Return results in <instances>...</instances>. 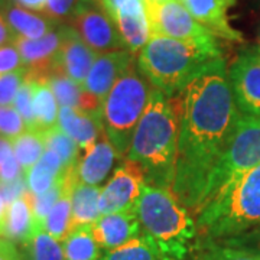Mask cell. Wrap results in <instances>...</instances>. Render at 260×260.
<instances>
[{
	"label": "cell",
	"instance_id": "cell-9",
	"mask_svg": "<svg viewBox=\"0 0 260 260\" xmlns=\"http://www.w3.org/2000/svg\"><path fill=\"white\" fill-rule=\"evenodd\" d=\"M68 25L97 55L127 49L112 18L95 0H83Z\"/></svg>",
	"mask_w": 260,
	"mask_h": 260
},
{
	"label": "cell",
	"instance_id": "cell-11",
	"mask_svg": "<svg viewBox=\"0 0 260 260\" xmlns=\"http://www.w3.org/2000/svg\"><path fill=\"white\" fill-rule=\"evenodd\" d=\"M229 81L239 113L260 116V49L239 54L230 67Z\"/></svg>",
	"mask_w": 260,
	"mask_h": 260
},
{
	"label": "cell",
	"instance_id": "cell-33",
	"mask_svg": "<svg viewBox=\"0 0 260 260\" xmlns=\"http://www.w3.org/2000/svg\"><path fill=\"white\" fill-rule=\"evenodd\" d=\"M15 109L18 110L19 114L26 124V130H37L35 124V116H34V106H32V78L26 71L25 81L22 83L19 88L16 99L13 103Z\"/></svg>",
	"mask_w": 260,
	"mask_h": 260
},
{
	"label": "cell",
	"instance_id": "cell-19",
	"mask_svg": "<svg viewBox=\"0 0 260 260\" xmlns=\"http://www.w3.org/2000/svg\"><path fill=\"white\" fill-rule=\"evenodd\" d=\"M58 127L75 140L81 152H85L104 135L102 109L90 112L59 106Z\"/></svg>",
	"mask_w": 260,
	"mask_h": 260
},
{
	"label": "cell",
	"instance_id": "cell-22",
	"mask_svg": "<svg viewBox=\"0 0 260 260\" xmlns=\"http://www.w3.org/2000/svg\"><path fill=\"white\" fill-rule=\"evenodd\" d=\"M68 169L61 158L52 149H45L44 155L25 175L28 191L34 195H41L59 184Z\"/></svg>",
	"mask_w": 260,
	"mask_h": 260
},
{
	"label": "cell",
	"instance_id": "cell-27",
	"mask_svg": "<svg viewBox=\"0 0 260 260\" xmlns=\"http://www.w3.org/2000/svg\"><path fill=\"white\" fill-rule=\"evenodd\" d=\"M45 149L47 146H45L44 133L38 130H25L16 139L12 140V150L25 175L41 159Z\"/></svg>",
	"mask_w": 260,
	"mask_h": 260
},
{
	"label": "cell",
	"instance_id": "cell-18",
	"mask_svg": "<svg viewBox=\"0 0 260 260\" xmlns=\"http://www.w3.org/2000/svg\"><path fill=\"white\" fill-rule=\"evenodd\" d=\"M120 158L106 133L90 149L81 152L75 165L77 181L85 185L100 186L110 175L116 160ZM121 159V158H120Z\"/></svg>",
	"mask_w": 260,
	"mask_h": 260
},
{
	"label": "cell",
	"instance_id": "cell-7",
	"mask_svg": "<svg viewBox=\"0 0 260 260\" xmlns=\"http://www.w3.org/2000/svg\"><path fill=\"white\" fill-rule=\"evenodd\" d=\"M257 165H260V116L240 114L227 148L207 182L203 207Z\"/></svg>",
	"mask_w": 260,
	"mask_h": 260
},
{
	"label": "cell",
	"instance_id": "cell-48",
	"mask_svg": "<svg viewBox=\"0 0 260 260\" xmlns=\"http://www.w3.org/2000/svg\"><path fill=\"white\" fill-rule=\"evenodd\" d=\"M95 2H99V3H100V5H102V0H95Z\"/></svg>",
	"mask_w": 260,
	"mask_h": 260
},
{
	"label": "cell",
	"instance_id": "cell-42",
	"mask_svg": "<svg viewBox=\"0 0 260 260\" xmlns=\"http://www.w3.org/2000/svg\"><path fill=\"white\" fill-rule=\"evenodd\" d=\"M15 5H18L23 9L38 12V13H44L45 6H47L48 0H12Z\"/></svg>",
	"mask_w": 260,
	"mask_h": 260
},
{
	"label": "cell",
	"instance_id": "cell-49",
	"mask_svg": "<svg viewBox=\"0 0 260 260\" xmlns=\"http://www.w3.org/2000/svg\"><path fill=\"white\" fill-rule=\"evenodd\" d=\"M259 225H260V224H259ZM257 251H260V249H259V250H257Z\"/></svg>",
	"mask_w": 260,
	"mask_h": 260
},
{
	"label": "cell",
	"instance_id": "cell-6",
	"mask_svg": "<svg viewBox=\"0 0 260 260\" xmlns=\"http://www.w3.org/2000/svg\"><path fill=\"white\" fill-rule=\"evenodd\" d=\"M153 87L133 64L102 103L104 133L121 159L127 158L133 133L148 106Z\"/></svg>",
	"mask_w": 260,
	"mask_h": 260
},
{
	"label": "cell",
	"instance_id": "cell-32",
	"mask_svg": "<svg viewBox=\"0 0 260 260\" xmlns=\"http://www.w3.org/2000/svg\"><path fill=\"white\" fill-rule=\"evenodd\" d=\"M62 191H64V179L44 194L34 195L29 192L32 213H34V218H35L38 230H44V223L47 220L48 214L52 210V207L56 204V201L59 200Z\"/></svg>",
	"mask_w": 260,
	"mask_h": 260
},
{
	"label": "cell",
	"instance_id": "cell-28",
	"mask_svg": "<svg viewBox=\"0 0 260 260\" xmlns=\"http://www.w3.org/2000/svg\"><path fill=\"white\" fill-rule=\"evenodd\" d=\"M99 260H159L153 243L142 233L139 237L104 251Z\"/></svg>",
	"mask_w": 260,
	"mask_h": 260
},
{
	"label": "cell",
	"instance_id": "cell-3",
	"mask_svg": "<svg viewBox=\"0 0 260 260\" xmlns=\"http://www.w3.org/2000/svg\"><path fill=\"white\" fill-rule=\"evenodd\" d=\"M218 58L223 55L217 42L198 44L150 35L139 52L138 68L155 90L172 97Z\"/></svg>",
	"mask_w": 260,
	"mask_h": 260
},
{
	"label": "cell",
	"instance_id": "cell-21",
	"mask_svg": "<svg viewBox=\"0 0 260 260\" xmlns=\"http://www.w3.org/2000/svg\"><path fill=\"white\" fill-rule=\"evenodd\" d=\"M37 224L32 213V205L29 198V191L25 195L19 197L18 200L12 201L6 210L3 236L16 246H26L34 234L37 232Z\"/></svg>",
	"mask_w": 260,
	"mask_h": 260
},
{
	"label": "cell",
	"instance_id": "cell-2",
	"mask_svg": "<svg viewBox=\"0 0 260 260\" xmlns=\"http://www.w3.org/2000/svg\"><path fill=\"white\" fill-rule=\"evenodd\" d=\"M181 95L152 90L133 133L127 158L143 171L146 184L172 191L178 153Z\"/></svg>",
	"mask_w": 260,
	"mask_h": 260
},
{
	"label": "cell",
	"instance_id": "cell-23",
	"mask_svg": "<svg viewBox=\"0 0 260 260\" xmlns=\"http://www.w3.org/2000/svg\"><path fill=\"white\" fill-rule=\"evenodd\" d=\"M30 78H32V106H34L35 124L38 132L44 133L58 126L59 104L48 84L47 77L30 75Z\"/></svg>",
	"mask_w": 260,
	"mask_h": 260
},
{
	"label": "cell",
	"instance_id": "cell-16",
	"mask_svg": "<svg viewBox=\"0 0 260 260\" xmlns=\"http://www.w3.org/2000/svg\"><path fill=\"white\" fill-rule=\"evenodd\" d=\"M93 236L102 250H110L142 234V224L136 208L100 215L91 225Z\"/></svg>",
	"mask_w": 260,
	"mask_h": 260
},
{
	"label": "cell",
	"instance_id": "cell-8",
	"mask_svg": "<svg viewBox=\"0 0 260 260\" xmlns=\"http://www.w3.org/2000/svg\"><path fill=\"white\" fill-rule=\"evenodd\" d=\"M148 15L150 35L191 41L198 44H215L213 34L198 23L179 0H143Z\"/></svg>",
	"mask_w": 260,
	"mask_h": 260
},
{
	"label": "cell",
	"instance_id": "cell-46",
	"mask_svg": "<svg viewBox=\"0 0 260 260\" xmlns=\"http://www.w3.org/2000/svg\"><path fill=\"white\" fill-rule=\"evenodd\" d=\"M254 251L257 253V256H259V260H260V251H257V250H254Z\"/></svg>",
	"mask_w": 260,
	"mask_h": 260
},
{
	"label": "cell",
	"instance_id": "cell-13",
	"mask_svg": "<svg viewBox=\"0 0 260 260\" xmlns=\"http://www.w3.org/2000/svg\"><path fill=\"white\" fill-rule=\"evenodd\" d=\"M133 64H136L135 54L127 49L97 55L83 84L84 91L102 104L113 85Z\"/></svg>",
	"mask_w": 260,
	"mask_h": 260
},
{
	"label": "cell",
	"instance_id": "cell-47",
	"mask_svg": "<svg viewBox=\"0 0 260 260\" xmlns=\"http://www.w3.org/2000/svg\"><path fill=\"white\" fill-rule=\"evenodd\" d=\"M155 2H167V0H155Z\"/></svg>",
	"mask_w": 260,
	"mask_h": 260
},
{
	"label": "cell",
	"instance_id": "cell-43",
	"mask_svg": "<svg viewBox=\"0 0 260 260\" xmlns=\"http://www.w3.org/2000/svg\"><path fill=\"white\" fill-rule=\"evenodd\" d=\"M6 210H8V204L5 201V197L2 194L0 189V237L3 236V227H5V218H6Z\"/></svg>",
	"mask_w": 260,
	"mask_h": 260
},
{
	"label": "cell",
	"instance_id": "cell-29",
	"mask_svg": "<svg viewBox=\"0 0 260 260\" xmlns=\"http://www.w3.org/2000/svg\"><path fill=\"white\" fill-rule=\"evenodd\" d=\"M44 139L47 149H52L54 152H56V155L61 158L67 169L77 165L81 150L75 143V140L64 133L58 126L44 132Z\"/></svg>",
	"mask_w": 260,
	"mask_h": 260
},
{
	"label": "cell",
	"instance_id": "cell-38",
	"mask_svg": "<svg viewBox=\"0 0 260 260\" xmlns=\"http://www.w3.org/2000/svg\"><path fill=\"white\" fill-rule=\"evenodd\" d=\"M25 177L13 150L9 149L0 162V184H9Z\"/></svg>",
	"mask_w": 260,
	"mask_h": 260
},
{
	"label": "cell",
	"instance_id": "cell-37",
	"mask_svg": "<svg viewBox=\"0 0 260 260\" xmlns=\"http://www.w3.org/2000/svg\"><path fill=\"white\" fill-rule=\"evenodd\" d=\"M25 64L15 44H8L0 47V75L15 73L23 70Z\"/></svg>",
	"mask_w": 260,
	"mask_h": 260
},
{
	"label": "cell",
	"instance_id": "cell-12",
	"mask_svg": "<svg viewBox=\"0 0 260 260\" xmlns=\"http://www.w3.org/2000/svg\"><path fill=\"white\" fill-rule=\"evenodd\" d=\"M102 6L117 26L126 48L138 54L150 38L143 0H102Z\"/></svg>",
	"mask_w": 260,
	"mask_h": 260
},
{
	"label": "cell",
	"instance_id": "cell-45",
	"mask_svg": "<svg viewBox=\"0 0 260 260\" xmlns=\"http://www.w3.org/2000/svg\"><path fill=\"white\" fill-rule=\"evenodd\" d=\"M10 0H0V10H3V8L9 3Z\"/></svg>",
	"mask_w": 260,
	"mask_h": 260
},
{
	"label": "cell",
	"instance_id": "cell-30",
	"mask_svg": "<svg viewBox=\"0 0 260 260\" xmlns=\"http://www.w3.org/2000/svg\"><path fill=\"white\" fill-rule=\"evenodd\" d=\"M26 260H65L62 243L51 237L45 230H37L25 246Z\"/></svg>",
	"mask_w": 260,
	"mask_h": 260
},
{
	"label": "cell",
	"instance_id": "cell-14",
	"mask_svg": "<svg viewBox=\"0 0 260 260\" xmlns=\"http://www.w3.org/2000/svg\"><path fill=\"white\" fill-rule=\"evenodd\" d=\"M61 30L62 44L56 55L54 71L67 75L73 81L83 85L97 54L84 42L71 25H61Z\"/></svg>",
	"mask_w": 260,
	"mask_h": 260
},
{
	"label": "cell",
	"instance_id": "cell-50",
	"mask_svg": "<svg viewBox=\"0 0 260 260\" xmlns=\"http://www.w3.org/2000/svg\"><path fill=\"white\" fill-rule=\"evenodd\" d=\"M23 256H25V254H23ZM25 260H26V259H25Z\"/></svg>",
	"mask_w": 260,
	"mask_h": 260
},
{
	"label": "cell",
	"instance_id": "cell-44",
	"mask_svg": "<svg viewBox=\"0 0 260 260\" xmlns=\"http://www.w3.org/2000/svg\"><path fill=\"white\" fill-rule=\"evenodd\" d=\"M12 149V142L8 139H3V138H0V162H2V159L3 156L6 155V152Z\"/></svg>",
	"mask_w": 260,
	"mask_h": 260
},
{
	"label": "cell",
	"instance_id": "cell-24",
	"mask_svg": "<svg viewBox=\"0 0 260 260\" xmlns=\"http://www.w3.org/2000/svg\"><path fill=\"white\" fill-rule=\"evenodd\" d=\"M47 81L59 106L90 110V112L102 109L100 103L95 102L90 94L84 91L83 85L77 84L67 75L54 71L47 75Z\"/></svg>",
	"mask_w": 260,
	"mask_h": 260
},
{
	"label": "cell",
	"instance_id": "cell-25",
	"mask_svg": "<svg viewBox=\"0 0 260 260\" xmlns=\"http://www.w3.org/2000/svg\"><path fill=\"white\" fill-rule=\"evenodd\" d=\"M100 186L85 185L81 182H75L71 192V230L81 225H93L100 218L99 198H100ZM70 230V232H71Z\"/></svg>",
	"mask_w": 260,
	"mask_h": 260
},
{
	"label": "cell",
	"instance_id": "cell-1",
	"mask_svg": "<svg viewBox=\"0 0 260 260\" xmlns=\"http://www.w3.org/2000/svg\"><path fill=\"white\" fill-rule=\"evenodd\" d=\"M181 119L172 192L191 213L204 204L207 182L240 117L224 58L213 61L179 93Z\"/></svg>",
	"mask_w": 260,
	"mask_h": 260
},
{
	"label": "cell",
	"instance_id": "cell-26",
	"mask_svg": "<svg viewBox=\"0 0 260 260\" xmlns=\"http://www.w3.org/2000/svg\"><path fill=\"white\" fill-rule=\"evenodd\" d=\"M65 260H99L102 249L93 236L91 225L75 227L62 240Z\"/></svg>",
	"mask_w": 260,
	"mask_h": 260
},
{
	"label": "cell",
	"instance_id": "cell-40",
	"mask_svg": "<svg viewBox=\"0 0 260 260\" xmlns=\"http://www.w3.org/2000/svg\"><path fill=\"white\" fill-rule=\"evenodd\" d=\"M0 260H25V256L15 243L0 237Z\"/></svg>",
	"mask_w": 260,
	"mask_h": 260
},
{
	"label": "cell",
	"instance_id": "cell-41",
	"mask_svg": "<svg viewBox=\"0 0 260 260\" xmlns=\"http://www.w3.org/2000/svg\"><path fill=\"white\" fill-rule=\"evenodd\" d=\"M15 39H16L15 32L12 30L9 23L6 22V19L3 16L2 10H0V47L8 45V44H13Z\"/></svg>",
	"mask_w": 260,
	"mask_h": 260
},
{
	"label": "cell",
	"instance_id": "cell-17",
	"mask_svg": "<svg viewBox=\"0 0 260 260\" xmlns=\"http://www.w3.org/2000/svg\"><path fill=\"white\" fill-rule=\"evenodd\" d=\"M194 19L208 29L214 37L242 42L243 37L229 22V9L236 0H179Z\"/></svg>",
	"mask_w": 260,
	"mask_h": 260
},
{
	"label": "cell",
	"instance_id": "cell-35",
	"mask_svg": "<svg viewBox=\"0 0 260 260\" xmlns=\"http://www.w3.org/2000/svg\"><path fill=\"white\" fill-rule=\"evenodd\" d=\"M83 0H48L44 13L59 25H68Z\"/></svg>",
	"mask_w": 260,
	"mask_h": 260
},
{
	"label": "cell",
	"instance_id": "cell-4",
	"mask_svg": "<svg viewBox=\"0 0 260 260\" xmlns=\"http://www.w3.org/2000/svg\"><path fill=\"white\" fill-rule=\"evenodd\" d=\"M136 213L142 233L153 243L159 260H186L195 250L200 236L197 221L171 189L145 184Z\"/></svg>",
	"mask_w": 260,
	"mask_h": 260
},
{
	"label": "cell",
	"instance_id": "cell-20",
	"mask_svg": "<svg viewBox=\"0 0 260 260\" xmlns=\"http://www.w3.org/2000/svg\"><path fill=\"white\" fill-rule=\"evenodd\" d=\"M2 13L12 30L15 32V35L26 39H38L45 37L59 26V23L48 18L45 13L23 9L15 5L12 0L3 8Z\"/></svg>",
	"mask_w": 260,
	"mask_h": 260
},
{
	"label": "cell",
	"instance_id": "cell-36",
	"mask_svg": "<svg viewBox=\"0 0 260 260\" xmlns=\"http://www.w3.org/2000/svg\"><path fill=\"white\" fill-rule=\"evenodd\" d=\"M26 77V68L0 75V106H13L16 94Z\"/></svg>",
	"mask_w": 260,
	"mask_h": 260
},
{
	"label": "cell",
	"instance_id": "cell-10",
	"mask_svg": "<svg viewBox=\"0 0 260 260\" xmlns=\"http://www.w3.org/2000/svg\"><path fill=\"white\" fill-rule=\"evenodd\" d=\"M145 184L146 179L142 168L132 159H121L120 165L114 169L112 178L100 191V214L104 215L136 208Z\"/></svg>",
	"mask_w": 260,
	"mask_h": 260
},
{
	"label": "cell",
	"instance_id": "cell-34",
	"mask_svg": "<svg viewBox=\"0 0 260 260\" xmlns=\"http://www.w3.org/2000/svg\"><path fill=\"white\" fill-rule=\"evenodd\" d=\"M26 130V124L15 106H0V138L16 139Z\"/></svg>",
	"mask_w": 260,
	"mask_h": 260
},
{
	"label": "cell",
	"instance_id": "cell-39",
	"mask_svg": "<svg viewBox=\"0 0 260 260\" xmlns=\"http://www.w3.org/2000/svg\"><path fill=\"white\" fill-rule=\"evenodd\" d=\"M2 194L5 197L6 204L9 205L12 201L18 200L19 197L25 195L28 192V185H26V178H20L18 181H13L9 184H0Z\"/></svg>",
	"mask_w": 260,
	"mask_h": 260
},
{
	"label": "cell",
	"instance_id": "cell-31",
	"mask_svg": "<svg viewBox=\"0 0 260 260\" xmlns=\"http://www.w3.org/2000/svg\"><path fill=\"white\" fill-rule=\"evenodd\" d=\"M194 260H259L257 253L239 244H208L197 253Z\"/></svg>",
	"mask_w": 260,
	"mask_h": 260
},
{
	"label": "cell",
	"instance_id": "cell-15",
	"mask_svg": "<svg viewBox=\"0 0 260 260\" xmlns=\"http://www.w3.org/2000/svg\"><path fill=\"white\" fill-rule=\"evenodd\" d=\"M13 44L18 48L29 74L34 77H47L55 68L56 55L62 44L61 25L48 35L38 39L16 37Z\"/></svg>",
	"mask_w": 260,
	"mask_h": 260
},
{
	"label": "cell",
	"instance_id": "cell-5",
	"mask_svg": "<svg viewBox=\"0 0 260 260\" xmlns=\"http://www.w3.org/2000/svg\"><path fill=\"white\" fill-rule=\"evenodd\" d=\"M260 224V165L234 181L197 214L198 234L210 240L237 239Z\"/></svg>",
	"mask_w": 260,
	"mask_h": 260
}]
</instances>
